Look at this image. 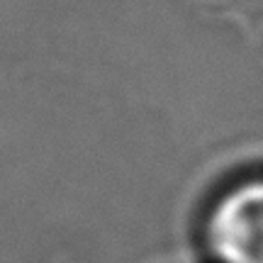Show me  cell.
Listing matches in <instances>:
<instances>
[{
    "label": "cell",
    "mask_w": 263,
    "mask_h": 263,
    "mask_svg": "<svg viewBox=\"0 0 263 263\" xmlns=\"http://www.w3.org/2000/svg\"><path fill=\"white\" fill-rule=\"evenodd\" d=\"M205 234L217 263H263V178L227 190L210 210Z\"/></svg>",
    "instance_id": "obj_1"
}]
</instances>
